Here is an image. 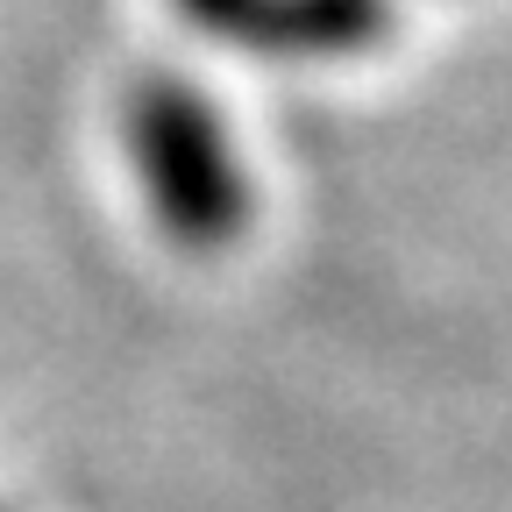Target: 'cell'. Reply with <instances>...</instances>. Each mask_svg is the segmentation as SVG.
Returning a JSON list of instances; mask_svg holds the SVG:
<instances>
[{"label": "cell", "mask_w": 512, "mask_h": 512, "mask_svg": "<svg viewBox=\"0 0 512 512\" xmlns=\"http://www.w3.org/2000/svg\"><path fill=\"white\" fill-rule=\"evenodd\" d=\"M228 29L264 50H356L384 29V0H242Z\"/></svg>", "instance_id": "cell-2"}, {"label": "cell", "mask_w": 512, "mask_h": 512, "mask_svg": "<svg viewBox=\"0 0 512 512\" xmlns=\"http://www.w3.org/2000/svg\"><path fill=\"white\" fill-rule=\"evenodd\" d=\"M128 143H136L143 185H150L157 214L171 221V235H185V242L235 235L249 192H242V171H235V150L221 136V121L200 93H185V86L136 93V107H128Z\"/></svg>", "instance_id": "cell-1"}]
</instances>
